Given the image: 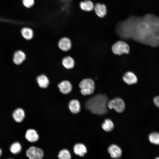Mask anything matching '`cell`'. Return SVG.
<instances>
[{
    "label": "cell",
    "instance_id": "cell-1",
    "mask_svg": "<svg viewBox=\"0 0 159 159\" xmlns=\"http://www.w3.org/2000/svg\"><path fill=\"white\" fill-rule=\"evenodd\" d=\"M117 33L121 38L131 39L153 47L159 45V18L151 15L132 17L119 24Z\"/></svg>",
    "mask_w": 159,
    "mask_h": 159
},
{
    "label": "cell",
    "instance_id": "cell-2",
    "mask_svg": "<svg viewBox=\"0 0 159 159\" xmlns=\"http://www.w3.org/2000/svg\"><path fill=\"white\" fill-rule=\"evenodd\" d=\"M108 98L106 95L98 94L87 100L85 107L92 113L103 115L108 112Z\"/></svg>",
    "mask_w": 159,
    "mask_h": 159
},
{
    "label": "cell",
    "instance_id": "cell-3",
    "mask_svg": "<svg viewBox=\"0 0 159 159\" xmlns=\"http://www.w3.org/2000/svg\"><path fill=\"white\" fill-rule=\"evenodd\" d=\"M79 87L81 94L83 95H90L93 93L95 89V84L92 79L85 78L79 82Z\"/></svg>",
    "mask_w": 159,
    "mask_h": 159
},
{
    "label": "cell",
    "instance_id": "cell-4",
    "mask_svg": "<svg viewBox=\"0 0 159 159\" xmlns=\"http://www.w3.org/2000/svg\"><path fill=\"white\" fill-rule=\"evenodd\" d=\"M112 50L115 54L120 55L122 54H128L130 48L128 44L125 42L120 40L114 43L112 46Z\"/></svg>",
    "mask_w": 159,
    "mask_h": 159
},
{
    "label": "cell",
    "instance_id": "cell-5",
    "mask_svg": "<svg viewBox=\"0 0 159 159\" xmlns=\"http://www.w3.org/2000/svg\"><path fill=\"white\" fill-rule=\"evenodd\" d=\"M107 106L109 109H113L118 113L122 112L125 108L124 102L121 98L119 97L115 98L108 101Z\"/></svg>",
    "mask_w": 159,
    "mask_h": 159
},
{
    "label": "cell",
    "instance_id": "cell-6",
    "mask_svg": "<svg viewBox=\"0 0 159 159\" xmlns=\"http://www.w3.org/2000/svg\"><path fill=\"white\" fill-rule=\"evenodd\" d=\"M26 155L29 159H41L44 157V154L42 149L32 146L26 150Z\"/></svg>",
    "mask_w": 159,
    "mask_h": 159
},
{
    "label": "cell",
    "instance_id": "cell-7",
    "mask_svg": "<svg viewBox=\"0 0 159 159\" xmlns=\"http://www.w3.org/2000/svg\"><path fill=\"white\" fill-rule=\"evenodd\" d=\"M57 46L61 50L67 52L71 49L72 44L69 38L67 37H63L59 39L57 42Z\"/></svg>",
    "mask_w": 159,
    "mask_h": 159
},
{
    "label": "cell",
    "instance_id": "cell-8",
    "mask_svg": "<svg viewBox=\"0 0 159 159\" xmlns=\"http://www.w3.org/2000/svg\"><path fill=\"white\" fill-rule=\"evenodd\" d=\"M60 92L64 95H67L70 93L73 88L71 82L67 80H62L57 85Z\"/></svg>",
    "mask_w": 159,
    "mask_h": 159
},
{
    "label": "cell",
    "instance_id": "cell-9",
    "mask_svg": "<svg viewBox=\"0 0 159 159\" xmlns=\"http://www.w3.org/2000/svg\"><path fill=\"white\" fill-rule=\"evenodd\" d=\"M26 58V55L25 52L22 50H19L14 53L12 61L16 65H20L24 62Z\"/></svg>",
    "mask_w": 159,
    "mask_h": 159
},
{
    "label": "cell",
    "instance_id": "cell-10",
    "mask_svg": "<svg viewBox=\"0 0 159 159\" xmlns=\"http://www.w3.org/2000/svg\"><path fill=\"white\" fill-rule=\"evenodd\" d=\"M36 80L39 87L42 89L47 88L50 84L49 79L44 74L38 75L36 77Z\"/></svg>",
    "mask_w": 159,
    "mask_h": 159
},
{
    "label": "cell",
    "instance_id": "cell-11",
    "mask_svg": "<svg viewBox=\"0 0 159 159\" xmlns=\"http://www.w3.org/2000/svg\"><path fill=\"white\" fill-rule=\"evenodd\" d=\"M26 139L30 143H34L38 141L39 135L37 131L33 129H28L25 135Z\"/></svg>",
    "mask_w": 159,
    "mask_h": 159
},
{
    "label": "cell",
    "instance_id": "cell-12",
    "mask_svg": "<svg viewBox=\"0 0 159 159\" xmlns=\"http://www.w3.org/2000/svg\"><path fill=\"white\" fill-rule=\"evenodd\" d=\"M108 151L111 157L112 158L117 159L120 158L122 155V151L117 145H112L108 148Z\"/></svg>",
    "mask_w": 159,
    "mask_h": 159
},
{
    "label": "cell",
    "instance_id": "cell-13",
    "mask_svg": "<svg viewBox=\"0 0 159 159\" xmlns=\"http://www.w3.org/2000/svg\"><path fill=\"white\" fill-rule=\"evenodd\" d=\"M123 81L129 85L137 83L138 79L135 75L132 72L128 71L126 72L122 76Z\"/></svg>",
    "mask_w": 159,
    "mask_h": 159
},
{
    "label": "cell",
    "instance_id": "cell-14",
    "mask_svg": "<svg viewBox=\"0 0 159 159\" xmlns=\"http://www.w3.org/2000/svg\"><path fill=\"white\" fill-rule=\"evenodd\" d=\"M68 107L70 112L73 114H77L81 110L80 103L77 99H74L70 100L68 103Z\"/></svg>",
    "mask_w": 159,
    "mask_h": 159
},
{
    "label": "cell",
    "instance_id": "cell-15",
    "mask_svg": "<svg viewBox=\"0 0 159 159\" xmlns=\"http://www.w3.org/2000/svg\"><path fill=\"white\" fill-rule=\"evenodd\" d=\"M61 63L64 68L67 69L73 68L75 65V61L73 58L69 56H66L62 59Z\"/></svg>",
    "mask_w": 159,
    "mask_h": 159
},
{
    "label": "cell",
    "instance_id": "cell-16",
    "mask_svg": "<svg viewBox=\"0 0 159 159\" xmlns=\"http://www.w3.org/2000/svg\"><path fill=\"white\" fill-rule=\"evenodd\" d=\"M95 14L100 18L104 17L107 14L106 6L105 5L97 3L94 6V9Z\"/></svg>",
    "mask_w": 159,
    "mask_h": 159
},
{
    "label": "cell",
    "instance_id": "cell-17",
    "mask_svg": "<svg viewBox=\"0 0 159 159\" xmlns=\"http://www.w3.org/2000/svg\"><path fill=\"white\" fill-rule=\"evenodd\" d=\"M74 153L80 157L84 156L87 152V149L85 146L81 143H77L73 146Z\"/></svg>",
    "mask_w": 159,
    "mask_h": 159
},
{
    "label": "cell",
    "instance_id": "cell-18",
    "mask_svg": "<svg viewBox=\"0 0 159 159\" xmlns=\"http://www.w3.org/2000/svg\"><path fill=\"white\" fill-rule=\"evenodd\" d=\"M12 117L16 122L18 123L21 122L24 120L25 117V112L22 108H18L13 112Z\"/></svg>",
    "mask_w": 159,
    "mask_h": 159
},
{
    "label": "cell",
    "instance_id": "cell-19",
    "mask_svg": "<svg viewBox=\"0 0 159 159\" xmlns=\"http://www.w3.org/2000/svg\"><path fill=\"white\" fill-rule=\"evenodd\" d=\"M79 6L82 10L87 12L92 11L94 8V5L90 0H84L81 1Z\"/></svg>",
    "mask_w": 159,
    "mask_h": 159
},
{
    "label": "cell",
    "instance_id": "cell-20",
    "mask_svg": "<svg viewBox=\"0 0 159 159\" xmlns=\"http://www.w3.org/2000/svg\"><path fill=\"white\" fill-rule=\"evenodd\" d=\"M23 37L27 40H31L33 37L34 33L33 30L28 27H24L21 30Z\"/></svg>",
    "mask_w": 159,
    "mask_h": 159
},
{
    "label": "cell",
    "instance_id": "cell-21",
    "mask_svg": "<svg viewBox=\"0 0 159 159\" xmlns=\"http://www.w3.org/2000/svg\"><path fill=\"white\" fill-rule=\"evenodd\" d=\"M103 129L107 132H110L112 130L114 125L112 121L110 119H106L102 125Z\"/></svg>",
    "mask_w": 159,
    "mask_h": 159
},
{
    "label": "cell",
    "instance_id": "cell-22",
    "mask_svg": "<svg viewBox=\"0 0 159 159\" xmlns=\"http://www.w3.org/2000/svg\"><path fill=\"white\" fill-rule=\"evenodd\" d=\"M22 150L21 144L18 142L13 143L10 146V150L11 152L14 154H16L20 152Z\"/></svg>",
    "mask_w": 159,
    "mask_h": 159
},
{
    "label": "cell",
    "instance_id": "cell-23",
    "mask_svg": "<svg viewBox=\"0 0 159 159\" xmlns=\"http://www.w3.org/2000/svg\"><path fill=\"white\" fill-rule=\"evenodd\" d=\"M57 157L60 159H70L71 158L70 151L66 149L60 150L57 155Z\"/></svg>",
    "mask_w": 159,
    "mask_h": 159
},
{
    "label": "cell",
    "instance_id": "cell-24",
    "mask_svg": "<svg viewBox=\"0 0 159 159\" xmlns=\"http://www.w3.org/2000/svg\"><path fill=\"white\" fill-rule=\"evenodd\" d=\"M149 139L151 143L155 144H159V133L156 132L151 133L149 135Z\"/></svg>",
    "mask_w": 159,
    "mask_h": 159
},
{
    "label": "cell",
    "instance_id": "cell-25",
    "mask_svg": "<svg viewBox=\"0 0 159 159\" xmlns=\"http://www.w3.org/2000/svg\"><path fill=\"white\" fill-rule=\"evenodd\" d=\"M24 5L28 8L32 7L35 3L34 0H22Z\"/></svg>",
    "mask_w": 159,
    "mask_h": 159
},
{
    "label": "cell",
    "instance_id": "cell-26",
    "mask_svg": "<svg viewBox=\"0 0 159 159\" xmlns=\"http://www.w3.org/2000/svg\"><path fill=\"white\" fill-rule=\"evenodd\" d=\"M153 101L155 105L159 108V96L155 97Z\"/></svg>",
    "mask_w": 159,
    "mask_h": 159
},
{
    "label": "cell",
    "instance_id": "cell-27",
    "mask_svg": "<svg viewBox=\"0 0 159 159\" xmlns=\"http://www.w3.org/2000/svg\"><path fill=\"white\" fill-rule=\"evenodd\" d=\"M2 153V152L1 149L0 148V157L1 156Z\"/></svg>",
    "mask_w": 159,
    "mask_h": 159
},
{
    "label": "cell",
    "instance_id": "cell-28",
    "mask_svg": "<svg viewBox=\"0 0 159 159\" xmlns=\"http://www.w3.org/2000/svg\"><path fill=\"white\" fill-rule=\"evenodd\" d=\"M156 159H159V157H157V158H156Z\"/></svg>",
    "mask_w": 159,
    "mask_h": 159
}]
</instances>
